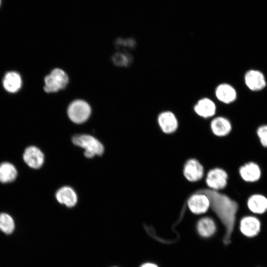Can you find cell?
<instances>
[{"mask_svg":"<svg viewBox=\"0 0 267 267\" xmlns=\"http://www.w3.org/2000/svg\"><path fill=\"white\" fill-rule=\"evenodd\" d=\"M195 193H202L208 197L210 207L225 227L224 243H229L235 225L238 203L228 196L212 189L202 188L196 190Z\"/></svg>","mask_w":267,"mask_h":267,"instance_id":"cell-1","label":"cell"},{"mask_svg":"<svg viewBox=\"0 0 267 267\" xmlns=\"http://www.w3.org/2000/svg\"><path fill=\"white\" fill-rule=\"evenodd\" d=\"M140 267H158L156 265L151 263H146L142 264Z\"/></svg>","mask_w":267,"mask_h":267,"instance_id":"cell-25","label":"cell"},{"mask_svg":"<svg viewBox=\"0 0 267 267\" xmlns=\"http://www.w3.org/2000/svg\"><path fill=\"white\" fill-rule=\"evenodd\" d=\"M210 127L213 133L218 136L227 135L232 129L229 120L222 116L214 118L211 122Z\"/></svg>","mask_w":267,"mask_h":267,"instance_id":"cell-17","label":"cell"},{"mask_svg":"<svg viewBox=\"0 0 267 267\" xmlns=\"http://www.w3.org/2000/svg\"><path fill=\"white\" fill-rule=\"evenodd\" d=\"M91 112L89 104L82 99L73 101L67 108L68 117L76 124H82L86 122L89 117Z\"/></svg>","mask_w":267,"mask_h":267,"instance_id":"cell-4","label":"cell"},{"mask_svg":"<svg viewBox=\"0 0 267 267\" xmlns=\"http://www.w3.org/2000/svg\"><path fill=\"white\" fill-rule=\"evenodd\" d=\"M184 176L190 182L200 180L204 175V168L199 162L195 159H190L186 161L183 170Z\"/></svg>","mask_w":267,"mask_h":267,"instance_id":"cell-9","label":"cell"},{"mask_svg":"<svg viewBox=\"0 0 267 267\" xmlns=\"http://www.w3.org/2000/svg\"><path fill=\"white\" fill-rule=\"evenodd\" d=\"M197 229L199 234L204 237L213 235L216 230L214 221L209 217L201 219L197 222Z\"/></svg>","mask_w":267,"mask_h":267,"instance_id":"cell-19","label":"cell"},{"mask_svg":"<svg viewBox=\"0 0 267 267\" xmlns=\"http://www.w3.org/2000/svg\"><path fill=\"white\" fill-rule=\"evenodd\" d=\"M215 94L219 101L226 104L233 103L237 97L235 89L227 83L218 85L215 89Z\"/></svg>","mask_w":267,"mask_h":267,"instance_id":"cell-10","label":"cell"},{"mask_svg":"<svg viewBox=\"0 0 267 267\" xmlns=\"http://www.w3.org/2000/svg\"><path fill=\"white\" fill-rule=\"evenodd\" d=\"M72 141L75 145L84 149V154L88 158H92L95 155L100 156L104 152L103 144L90 135L76 134L72 137Z\"/></svg>","mask_w":267,"mask_h":267,"instance_id":"cell-2","label":"cell"},{"mask_svg":"<svg viewBox=\"0 0 267 267\" xmlns=\"http://www.w3.org/2000/svg\"><path fill=\"white\" fill-rule=\"evenodd\" d=\"M257 135L262 145L267 147V125L261 126L258 128Z\"/></svg>","mask_w":267,"mask_h":267,"instance_id":"cell-24","label":"cell"},{"mask_svg":"<svg viewBox=\"0 0 267 267\" xmlns=\"http://www.w3.org/2000/svg\"><path fill=\"white\" fill-rule=\"evenodd\" d=\"M187 206L190 211L195 214H201L210 208L208 197L202 193H194L187 200Z\"/></svg>","mask_w":267,"mask_h":267,"instance_id":"cell-7","label":"cell"},{"mask_svg":"<svg viewBox=\"0 0 267 267\" xmlns=\"http://www.w3.org/2000/svg\"><path fill=\"white\" fill-rule=\"evenodd\" d=\"M115 45L118 48H133L135 45V42L132 38H118L115 42Z\"/></svg>","mask_w":267,"mask_h":267,"instance_id":"cell-23","label":"cell"},{"mask_svg":"<svg viewBox=\"0 0 267 267\" xmlns=\"http://www.w3.org/2000/svg\"><path fill=\"white\" fill-rule=\"evenodd\" d=\"M132 59L131 55L126 51L117 52L111 57V60L115 65L125 67L131 64Z\"/></svg>","mask_w":267,"mask_h":267,"instance_id":"cell-22","label":"cell"},{"mask_svg":"<svg viewBox=\"0 0 267 267\" xmlns=\"http://www.w3.org/2000/svg\"><path fill=\"white\" fill-rule=\"evenodd\" d=\"M239 173L244 181L250 182L258 180L261 176L259 166L254 162H249L241 166Z\"/></svg>","mask_w":267,"mask_h":267,"instance_id":"cell-15","label":"cell"},{"mask_svg":"<svg viewBox=\"0 0 267 267\" xmlns=\"http://www.w3.org/2000/svg\"><path fill=\"white\" fill-rule=\"evenodd\" d=\"M193 110L199 116L208 118L215 115L217 107L212 99L208 97H203L195 104Z\"/></svg>","mask_w":267,"mask_h":267,"instance_id":"cell-12","label":"cell"},{"mask_svg":"<svg viewBox=\"0 0 267 267\" xmlns=\"http://www.w3.org/2000/svg\"><path fill=\"white\" fill-rule=\"evenodd\" d=\"M15 228L12 218L4 213L0 214V230L5 234L11 233Z\"/></svg>","mask_w":267,"mask_h":267,"instance_id":"cell-21","label":"cell"},{"mask_svg":"<svg viewBox=\"0 0 267 267\" xmlns=\"http://www.w3.org/2000/svg\"><path fill=\"white\" fill-rule=\"evenodd\" d=\"M228 175L221 168H214L210 170L206 178L207 185L211 189L217 190L224 188L227 184Z\"/></svg>","mask_w":267,"mask_h":267,"instance_id":"cell-6","label":"cell"},{"mask_svg":"<svg viewBox=\"0 0 267 267\" xmlns=\"http://www.w3.org/2000/svg\"><path fill=\"white\" fill-rule=\"evenodd\" d=\"M157 121L162 131L167 134L174 133L178 128L177 118L171 111L161 112L158 116Z\"/></svg>","mask_w":267,"mask_h":267,"instance_id":"cell-8","label":"cell"},{"mask_svg":"<svg viewBox=\"0 0 267 267\" xmlns=\"http://www.w3.org/2000/svg\"><path fill=\"white\" fill-rule=\"evenodd\" d=\"M0 4H1V0H0Z\"/></svg>","mask_w":267,"mask_h":267,"instance_id":"cell-26","label":"cell"},{"mask_svg":"<svg viewBox=\"0 0 267 267\" xmlns=\"http://www.w3.org/2000/svg\"><path fill=\"white\" fill-rule=\"evenodd\" d=\"M23 160L30 167L39 169L44 162V155L42 151L35 146L26 148L23 153Z\"/></svg>","mask_w":267,"mask_h":267,"instance_id":"cell-11","label":"cell"},{"mask_svg":"<svg viewBox=\"0 0 267 267\" xmlns=\"http://www.w3.org/2000/svg\"><path fill=\"white\" fill-rule=\"evenodd\" d=\"M44 81V90L47 93H51L64 89L68 83L69 78L64 71L55 68L45 77Z\"/></svg>","mask_w":267,"mask_h":267,"instance_id":"cell-3","label":"cell"},{"mask_svg":"<svg viewBox=\"0 0 267 267\" xmlns=\"http://www.w3.org/2000/svg\"><path fill=\"white\" fill-rule=\"evenodd\" d=\"M17 171L14 166L9 162L0 164V181L2 183L10 182L14 180Z\"/></svg>","mask_w":267,"mask_h":267,"instance_id":"cell-20","label":"cell"},{"mask_svg":"<svg viewBox=\"0 0 267 267\" xmlns=\"http://www.w3.org/2000/svg\"><path fill=\"white\" fill-rule=\"evenodd\" d=\"M240 229L241 232L246 236L254 237L257 235L260 231V222L255 217H244L240 221Z\"/></svg>","mask_w":267,"mask_h":267,"instance_id":"cell-13","label":"cell"},{"mask_svg":"<svg viewBox=\"0 0 267 267\" xmlns=\"http://www.w3.org/2000/svg\"><path fill=\"white\" fill-rule=\"evenodd\" d=\"M55 197L59 203L69 208L75 206L78 200L75 190L67 186L59 188L55 194Z\"/></svg>","mask_w":267,"mask_h":267,"instance_id":"cell-14","label":"cell"},{"mask_svg":"<svg viewBox=\"0 0 267 267\" xmlns=\"http://www.w3.org/2000/svg\"><path fill=\"white\" fill-rule=\"evenodd\" d=\"M247 206L255 214H263L267 211V198L261 194L252 195L248 199Z\"/></svg>","mask_w":267,"mask_h":267,"instance_id":"cell-18","label":"cell"},{"mask_svg":"<svg viewBox=\"0 0 267 267\" xmlns=\"http://www.w3.org/2000/svg\"></svg>","mask_w":267,"mask_h":267,"instance_id":"cell-27","label":"cell"},{"mask_svg":"<svg viewBox=\"0 0 267 267\" xmlns=\"http://www.w3.org/2000/svg\"><path fill=\"white\" fill-rule=\"evenodd\" d=\"M22 84L21 77L16 71H9L3 77L2 85L4 89L8 92H17L21 89Z\"/></svg>","mask_w":267,"mask_h":267,"instance_id":"cell-16","label":"cell"},{"mask_svg":"<svg viewBox=\"0 0 267 267\" xmlns=\"http://www.w3.org/2000/svg\"><path fill=\"white\" fill-rule=\"evenodd\" d=\"M244 79L246 87L252 91H261L267 86V81L264 74L257 69L247 71L245 74Z\"/></svg>","mask_w":267,"mask_h":267,"instance_id":"cell-5","label":"cell"}]
</instances>
